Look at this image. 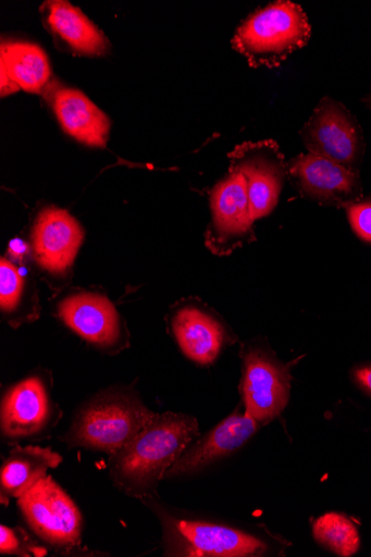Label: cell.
<instances>
[{"instance_id":"30bf717a","label":"cell","mask_w":371,"mask_h":557,"mask_svg":"<svg viewBox=\"0 0 371 557\" xmlns=\"http://www.w3.org/2000/svg\"><path fill=\"white\" fill-rule=\"evenodd\" d=\"M211 221L206 233L207 247L218 256H228L255 239L244 177L231 173L210 193Z\"/></svg>"},{"instance_id":"ba28073f","label":"cell","mask_w":371,"mask_h":557,"mask_svg":"<svg viewBox=\"0 0 371 557\" xmlns=\"http://www.w3.org/2000/svg\"><path fill=\"white\" fill-rule=\"evenodd\" d=\"M228 158L231 173L245 180L252 220L269 216L279 205L288 175L280 145L273 139L247 141Z\"/></svg>"},{"instance_id":"7a4b0ae2","label":"cell","mask_w":371,"mask_h":557,"mask_svg":"<svg viewBox=\"0 0 371 557\" xmlns=\"http://www.w3.org/2000/svg\"><path fill=\"white\" fill-rule=\"evenodd\" d=\"M154 414L134 392L112 388L83 405L60 441L71 449L84 448L112 457L137 436Z\"/></svg>"},{"instance_id":"8fae6325","label":"cell","mask_w":371,"mask_h":557,"mask_svg":"<svg viewBox=\"0 0 371 557\" xmlns=\"http://www.w3.org/2000/svg\"><path fill=\"white\" fill-rule=\"evenodd\" d=\"M287 168L299 193L322 206L346 209L363 197L359 175L325 158L300 154Z\"/></svg>"},{"instance_id":"277c9868","label":"cell","mask_w":371,"mask_h":557,"mask_svg":"<svg viewBox=\"0 0 371 557\" xmlns=\"http://www.w3.org/2000/svg\"><path fill=\"white\" fill-rule=\"evenodd\" d=\"M141 502L162 525L165 556L257 557L269 550L267 542L244 530L176 517L157 497Z\"/></svg>"},{"instance_id":"7c38bea8","label":"cell","mask_w":371,"mask_h":557,"mask_svg":"<svg viewBox=\"0 0 371 557\" xmlns=\"http://www.w3.org/2000/svg\"><path fill=\"white\" fill-rule=\"evenodd\" d=\"M59 315L99 349L116 352L128 346L126 325L109 298L91 293L70 296L60 304Z\"/></svg>"},{"instance_id":"cb8c5ba5","label":"cell","mask_w":371,"mask_h":557,"mask_svg":"<svg viewBox=\"0 0 371 557\" xmlns=\"http://www.w3.org/2000/svg\"><path fill=\"white\" fill-rule=\"evenodd\" d=\"M351 379L358 388L371 396V363L356 367L351 371Z\"/></svg>"},{"instance_id":"6da1fadb","label":"cell","mask_w":371,"mask_h":557,"mask_svg":"<svg viewBox=\"0 0 371 557\" xmlns=\"http://www.w3.org/2000/svg\"><path fill=\"white\" fill-rule=\"evenodd\" d=\"M199 435L195 418L156 413L137 436L110 457L114 486L139 500L156 497L159 483Z\"/></svg>"},{"instance_id":"ffe728a7","label":"cell","mask_w":371,"mask_h":557,"mask_svg":"<svg viewBox=\"0 0 371 557\" xmlns=\"http://www.w3.org/2000/svg\"><path fill=\"white\" fill-rule=\"evenodd\" d=\"M312 534L318 544L342 557L355 555L361 545L357 527L341 513L331 512L318 518Z\"/></svg>"},{"instance_id":"ac0fdd59","label":"cell","mask_w":371,"mask_h":557,"mask_svg":"<svg viewBox=\"0 0 371 557\" xmlns=\"http://www.w3.org/2000/svg\"><path fill=\"white\" fill-rule=\"evenodd\" d=\"M41 15L49 32L72 52L85 57H102L109 52V40L71 3L63 0L46 2Z\"/></svg>"},{"instance_id":"7402d4cb","label":"cell","mask_w":371,"mask_h":557,"mask_svg":"<svg viewBox=\"0 0 371 557\" xmlns=\"http://www.w3.org/2000/svg\"><path fill=\"white\" fill-rule=\"evenodd\" d=\"M0 554L24 557H44L47 547L37 539L32 537L22 528L0 527Z\"/></svg>"},{"instance_id":"9a60e30c","label":"cell","mask_w":371,"mask_h":557,"mask_svg":"<svg viewBox=\"0 0 371 557\" xmlns=\"http://www.w3.org/2000/svg\"><path fill=\"white\" fill-rule=\"evenodd\" d=\"M41 94L70 136L91 147L108 144L111 131L108 115L81 90L51 79Z\"/></svg>"},{"instance_id":"8992f818","label":"cell","mask_w":371,"mask_h":557,"mask_svg":"<svg viewBox=\"0 0 371 557\" xmlns=\"http://www.w3.org/2000/svg\"><path fill=\"white\" fill-rule=\"evenodd\" d=\"M308 153L331 160L358 174L366 143L356 117L341 101L325 97L300 131Z\"/></svg>"},{"instance_id":"603a6c76","label":"cell","mask_w":371,"mask_h":557,"mask_svg":"<svg viewBox=\"0 0 371 557\" xmlns=\"http://www.w3.org/2000/svg\"><path fill=\"white\" fill-rule=\"evenodd\" d=\"M346 212L356 236L371 245V196L353 202Z\"/></svg>"},{"instance_id":"44dd1931","label":"cell","mask_w":371,"mask_h":557,"mask_svg":"<svg viewBox=\"0 0 371 557\" xmlns=\"http://www.w3.org/2000/svg\"><path fill=\"white\" fill-rule=\"evenodd\" d=\"M23 276L9 260L0 263V309L10 318V323L17 326V313L23 296Z\"/></svg>"},{"instance_id":"e0dca14e","label":"cell","mask_w":371,"mask_h":557,"mask_svg":"<svg viewBox=\"0 0 371 557\" xmlns=\"http://www.w3.org/2000/svg\"><path fill=\"white\" fill-rule=\"evenodd\" d=\"M62 463V455L51 447L14 446L0 470L2 503L9 505L11 499H18L46 478L48 470L58 469Z\"/></svg>"},{"instance_id":"52a82bcc","label":"cell","mask_w":371,"mask_h":557,"mask_svg":"<svg viewBox=\"0 0 371 557\" xmlns=\"http://www.w3.org/2000/svg\"><path fill=\"white\" fill-rule=\"evenodd\" d=\"M242 359L245 413L260 425L269 424L283 413L289 401V370L261 344L244 347Z\"/></svg>"},{"instance_id":"d6986e66","label":"cell","mask_w":371,"mask_h":557,"mask_svg":"<svg viewBox=\"0 0 371 557\" xmlns=\"http://www.w3.org/2000/svg\"><path fill=\"white\" fill-rule=\"evenodd\" d=\"M0 70L27 92L39 94L50 83V65L44 50L32 42L4 41L0 48Z\"/></svg>"},{"instance_id":"9c48e42d","label":"cell","mask_w":371,"mask_h":557,"mask_svg":"<svg viewBox=\"0 0 371 557\" xmlns=\"http://www.w3.org/2000/svg\"><path fill=\"white\" fill-rule=\"evenodd\" d=\"M62 418L50 389L39 375H32L12 386L3 396L0 429L5 440L23 441L41 436L54 429Z\"/></svg>"},{"instance_id":"5bb4252c","label":"cell","mask_w":371,"mask_h":557,"mask_svg":"<svg viewBox=\"0 0 371 557\" xmlns=\"http://www.w3.org/2000/svg\"><path fill=\"white\" fill-rule=\"evenodd\" d=\"M83 239L82 226L67 211L47 208L33 228L34 256L44 270L62 274L73 265Z\"/></svg>"},{"instance_id":"2e32d148","label":"cell","mask_w":371,"mask_h":557,"mask_svg":"<svg viewBox=\"0 0 371 557\" xmlns=\"http://www.w3.org/2000/svg\"><path fill=\"white\" fill-rule=\"evenodd\" d=\"M171 325L184 356L199 366L213 364L231 342L228 330L221 319L201 307L177 309Z\"/></svg>"},{"instance_id":"4fadbf2b","label":"cell","mask_w":371,"mask_h":557,"mask_svg":"<svg viewBox=\"0 0 371 557\" xmlns=\"http://www.w3.org/2000/svg\"><path fill=\"white\" fill-rule=\"evenodd\" d=\"M260 424L236 411L183 453L165 479L188 476L239 450L258 432Z\"/></svg>"},{"instance_id":"5b68a950","label":"cell","mask_w":371,"mask_h":557,"mask_svg":"<svg viewBox=\"0 0 371 557\" xmlns=\"http://www.w3.org/2000/svg\"><path fill=\"white\" fill-rule=\"evenodd\" d=\"M17 505L25 523L45 546L62 554L83 549L81 510L50 475L20 497Z\"/></svg>"},{"instance_id":"3957f363","label":"cell","mask_w":371,"mask_h":557,"mask_svg":"<svg viewBox=\"0 0 371 557\" xmlns=\"http://www.w3.org/2000/svg\"><path fill=\"white\" fill-rule=\"evenodd\" d=\"M311 26L304 10L280 0L251 14L236 30L233 47L253 69L281 66L307 45Z\"/></svg>"}]
</instances>
